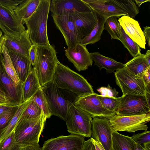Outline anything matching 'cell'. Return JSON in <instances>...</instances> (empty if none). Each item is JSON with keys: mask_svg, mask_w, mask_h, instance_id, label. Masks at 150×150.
Listing matches in <instances>:
<instances>
[{"mask_svg": "<svg viewBox=\"0 0 150 150\" xmlns=\"http://www.w3.org/2000/svg\"><path fill=\"white\" fill-rule=\"evenodd\" d=\"M31 100L35 102L47 118L51 117L52 115L45 96L41 88L31 98Z\"/></svg>", "mask_w": 150, "mask_h": 150, "instance_id": "cell-34", "label": "cell"}, {"mask_svg": "<svg viewBox=\"0 0 150 150\" xmlns=\"http://www.w3.org/2000/svg\"><path fill=\"white\" fill-rule=\"evenodd\" d=\"M0 56L1 57L5 70L17 86L22 83L18 78L11 60L8 51L0 39Z\"/></svg>", "mask_w": 150, "mask_h": 150, "instance_id": "cell-28", "label": "cell"}, {"mask_svg": "<svg viewBox=\"0 0 150 150\" xmlns=\"http://www.w3.org/2000/svg\"><path fill=\"white\" fill-rule=\"evenodd\" d=\"M97 23L91 33L86 36L81 40L80 43L86 46L92 44L98 41L101 39V36L104 30V25L107 18L102 17L97 13Z\"/></svg>", "mask_w": 150, "mask_h": 150, "instance_id": "cell-29", "label": "cell"}, {"mask_svg": "<svg viewBox=\"0 0 150 150\" xmlns=\"http://www.w3.org/2000/svg\"><path fill=\"white\" fill-rule=\"evenodd\" d=\"M144 56L147 64L150 67V50H147L145 54H144Z\"/></svg>", "mask_w": 150, "mask_h": 150, "instance_id": "cell-49", "label": "cell"}, {"mask_svg": "<svg viewBox=\"0 0 150 150\" xmlns=\"http://www.w3.org/2000/svg\"><path fill=\"white\" fill-rule=\"evenodd\" d=\"M143 79L146 86L150 85V68H149L145 72Z\"/></svg>", "mask_w": 150, "mask_h": 150, "instance_id": "cell-47", "label": "cell"}, {"mask_svg": "<svg viewBox=\"0 0 150 150\" xmlns=\"http://www.w3.org/2000/svg\"><path fill=\"white\" fill-rule=\"evenodd\" d=\"M72 15L81 39L89 34L97 23V13L93 10L88 12H75Z\"/></svg>", "mask_w": 150, "mask_h": 150, "instance_id": "cell-18", "label": "cell"}, {"mask_svg": "<svg viewBox=\"0 0 150 150\" xmlns=\"http://www.w3.org/2000/svg\"><path fill=\"white\" fill-rule=\"evenodd\" d=\"M113 131L109 119L99 117L93 118L91 136L99 142L105 150H112V148Z\"/></svg>", "mask_w": 150, "mask_h": 150, "instance_id": "cell-14", "label": "cell"}, {"mask_svg": "<svg viewBox=\"0 0 150 150\" xmlns=\"http://www.w3.org/2000/svg\"><path fill=\"white\" fill-rule=\"evenodd\" d=\"M134 142L131 137L113 131L112 148L114 150H134Z\"/></svg>", "mask_w": 150, "mask_h": 150, "instance_id": "cell-30", "label": "cell"}, {"mask_svg": "<svg viewBox=\"0 0 150 150\" xmlns=\"http://www.w3.org/2000/svg\"><path fill=\"white\" fill-rule=\"evenodd\" d=\"M16 144L14 129L0 143V150H10Z\"/></svg>", "mask_w": 150, "mask_h": 150, "instance_id": "cell-38", "label": "cell"}, {"mask_svg": "<svg viewBox=\"0 0 150 150\" xmlns=\"http://www.w3.org/2000/svg\"><path fill=\"white\" fill-rule=\"evenodd\" d=\"M85 137L71 134L52 138L45 141L42 150H82Z\"/></svg>", "mask_w": 150, "mask_h": 150, "instance_id": "cell-13", "label": "cell"}, {"mask_svg": "<svg viewBox=\"0 0 150 150\" xmlns=\"http://www.w3.org/2000/svg\"><path fill=\"white\" fill-rule=\"evenodd\" d=\"M41 87L35 70L33 67L31 72L22 84L23 102L31 98Z\"/></svg>", "mask_w": 150, "mask_h": 150, "instance_id": "cell-24", "label": "cell"}, {"mask_svg": "<svg viewBox=\"0 0 150 150\" xmlns=\"http://www.w3.org/2000/svg\"><path fill=\"white\" fill-rule=\"evenodd\" d=\"M96 13L107 18L112 16L119 17L127 13L119 7L109 2V0H82Z\"/></svg>", "mask_w": 150, "mask_h": 150, "instance_id": "cell-21", "label": "cell"}, {"mask_svg": "<svg viewBox=\"0 0 150 150\" xmlns=\"http://www.w3.org/2000/svg\"><path fill=\"white\" fill-rule=\"evenodd\" d=\"M92 121L90 115L71 103L65 121L67 131L70 133L91 137Z\"/></svg>", "mask_w": 150, "mask_h": 150, "instance_id": "cell-5", "label": "cell"}, {"mask_svg": "<svg viewBox=\"0 0 150 150\" xmlns=\"http://www.w3.org/2000/svg\"><path fill=\"white\" fill-rule=\"evenodd\" d=\"M120 40L124 47L129 51L130 54L134 57L141 54L140 47L138 44L132 40L125 32L120 26Z\"/></svg>", "mask_w": 150, "mask_h": 150, "instance_id": "cell-32", "label": "cell"}, {"mask_svg": "<svg viewBox=\"0 0 150 150\" xmlns=\"http://www.w3.org/2000/svg\"><path fill=\"white\" fill-rule=\"evenodd\" d=\"M143 33L146 40H147L149 47H150V27L146 26L144 27Z\"/></svg>", "mask_w": 150, "mask_h": 150, "instance_id": "cell-46", "label": "cell"}, {"mask_svg": "<svg viewBox=\"0 0 150 150\" xmlns=\"http://www.w3.org/2000/svg\"><path fill=\"white\" fill-rule=\"evenodd\" d=\"M125 66L134 75L142 78L146 71L150 68L145 60L144 54H142L133 57L125 64Z\"/></svg>", "mask_w": 150, "mask_h": 150, "instance_id": "cell-26", "label": "cell"}, {"mask_svg": "<svg viewBox=\"0 0 150 150\" xmlns=\"http://www.w3.org/2000/svg\"><path fill=\"white\" fill-rule=\"evenodd\" d=\"M114 73L116 83L122 92V96L145 95L146 86L143 78L134 75L125 66Z\"/></svg>", "mask_w": 150, "mask_h": 150, "instance_id": "cell-7", "label": "cell"}, {"mask_svg": "<svg viewBox=\"0 0 150 150\" xmlns=\"http://www.w3.org/2000/svg\"><path fill=\"white\" fill-rule=\"evenodd\" d=\"M41 0H23L13 12L19 21L24 24L25 20L34 13Z\"/></svg>", "mask_w": 150, "mask_h": 150, "instance_id": "cell-25", "label": "cell"}, {"mask_svg": "<svg viewBox=\"0 0 150 150\" xmlns=\"http://www.w3.org/2000/svg\"><path fill=\"white\" fill-rule=\"evenodd\" d=\"M91 141L94 145L96 150H105L101 144L92 137L90 138Z\"/></svg>", "mask_w": 150, "mask_h": 150, "instance_id": "cell-48", "label": "cell"}, {"mask_svg": "<svg viewBox=\"0 0 150 150\" xmlns=\"http://www.w3.org/2000/svg\"><path fill=\"white\" fill-rule=\"evenodd\" d=\"M47 119L44 114L33 119L21 117L14 129L16 143H39Z\"/></svg>", "mask_w": 150, "mask_h": 150, "instance_id": "cell-4", "label": "cell"}, {"mask_svg": "<svg viewBox=\"0 0 150 150\" xmlns=\"http://www.w3.org/2000/svg\"><path fill=\"white\" fill-rule=\"evenodd\" d=\"M52 16L57 28L64 37L68 48L74 50L81 39L77 32L72 15Z\"/></svg>", "mask_w": 150, "mask_h": 150, "instance_id": "cell-11", "label": "cell"}, {"mask_svg": "<svg viewBox=\"0 0 150 150\" xmlns=\"http://www.w3.org/2000/svg\"><path fill=\"white\" fill-rule=\"evenodd\" d=\"M97 97L105 108L115 112L117 110L120 102V97L103 96L98 94Z\"/></svg>", "mask_w": 150, "mask_h": 150, "instance_id": "cell-35", "label": "cell"}, {"mask_svg": "<svg viewBox=\"0 0 150 150\" xmlns=\"http://www.w3.org/2000/svg\"><path fill=\"white\" fill-rule=\"evenodd\" d=\"M0 83L8 97L16 105L22 103V84L17 86L6 72L0 56Z\"/></svg>", "mask_w": 150, "mask_h": 150, "instance_id": "cell-17", "label": "cell"}, {"mask_svg": "<svg viewBox=\"0 0 150 150\" xmlns=\"http://www.w3.org/2000/svg\"><path fill=\"white\" fill-rule=\"evenodd\" d=\"M113 130L116 132H134L147 130L146 123L150 121V113L136 115L120 116L116 114L109 119Z\"/></svg>", "mask_w": 150, "mask_h": 150, "instance_id": "cell-8", "label": "cell"}, {"mask_svg": "<svg viewBox=\"0 0 150 150\" xmlns=\"http://www.w3.org/2000/svg\"><path fill=\"white\" fill-rule=\"evenodd\" d=\"M86 46L79 43L74 50L67 48L64 51L69 60L79 71L85 70L92 65L93 62L90 53Z\"/></svg>", "mask_w": 150, "mask_h": 150, "instance_id": "cell-16", "label": "cell"}, {"mask_svg": "<svg viewBox=\"0 0 150 150\" xmlns=\"http://www.w3.org/2000/svg\"><path fill=\"white\" fill-rule=\"evenodd\" d=\"M43 114L42 110L38 106L31 100L21 117L26 119H33L39 117Z\"/></svg>", "mask_w": 150, "mask_h": 150, "instance_id": "cell-36", "label": "cell"}, {"mask_svg": "<svg viewBox=\"0 0 150 150\" xmlns=\"http://www.w3.org/2000/svg\"><path fill=\"white\" fill-rule=\"evenodd\" d=\"M143 147L146 150H150V142H148L144 143Z\"/></svg>", "mask_w": 150, "mask_h": 150, "instance_id": "cell-54", "label": "cell"}, {"mask_svg": "<svg viewBox=\"0 0 150 150\" xmlns=\"http://www.w3.org/2000/svg\"><path fill=\"white\" fill-rule=\"evenodd\" d=\"M112 150H114L112 148Z\"/></svg>", "mask_w": 150, "mask_h": 150, "instance_id": "cell-56", "label": "cell"}, {"mask_svg": "<svg viewBox=\"0 0 150 150\" xmlns=\"http://www.w3.org/2000/svg\"><path fill=\"white\" fill-rule=\"evenodd\" d=\"M23 25L13 12L0 5V29L4 35L16 38H20L26 30Z\"/></svg>", "mask_w": 150, "mask_h": 150, "instance_id": "cell-12", "label": "cell"}, {"mask_svg": "<svg viewBox=\"0 0 150 150\" xmlns=\"http://www.w3.org/2000/svg\"><path fill=\"white\" fill-rule=\"evenodd\" d=\"M1 105L10 106L16 105L9 98L0 93V105Z\"/></svg>", "mask_w": 150, "mask_h": 150, "instance_id": "cell-44", "label": "cell"}, {"mask_svg": "<svg viewBox=\"0 0 150 150\" xmlns=\"http://www.w3.org/2000/svg\"><path fill=\"white\" fill-rule=\"evenodd\" d=\"M15 70L21 82L23 83L31 72L33 67L27 57L8 51Z\"/></svg>", "mask_w": 150, "mask_h": 150, "instance_id": "cell-22", "label": "cell"}, {"mask_svg": "<svg viewBox=\"0 0 150 150\" xmlns=\"http://www.w3.org/2000/svg\"><path fill=\"white\" fill-rule=\"evenodd\" d=\"M131 138L134 142L143 146L144 143L150 142V132L146 130L142 133L134 134Z\"/></svg>", "mask_w": 150, "mask_h": 150, "instance_id": "cell-39", "label": "cell"}, {"mask_svg": "<svg viewBox=\"0 0 150 150\" xmlns=\"http://www.w3.org/2000/svg\"><path fill=\"white\" fill-rule=\"evenodd\" d=\"M118 20L125 33L140 47L146 49V40L138 22L126 15L122 16Z\"/></svg>", "mask_w": 150, "mask_h": 150, "instance_id": "cell-19", "label": "cell"}, {"mask_svg": "<svg viewBox=\"0 0 150 150\" xmlns=\"http://www.w3.org/2000/svg\"><path fill=\"white\" fill-rule=\"evenodd\" d=\"M51 114L65 121L71 102L52 81L41 86Z\"/></svg>", "mask_w": 150, "mask_h": 150, "instance_id": "cell-6", "label": "cell"}, {"mask_svg": "<svg viewBox=\"0 0 150 150\" xmlns=\"http://www.w3.org/2000/svg\"><path fill=\"white\" fill-rule=\"evenodd\" d=\"M31 98L18 105V109L8 125L0 130V143L7 137L15 129L18 121L31 101Z\"/></svg>", "mask_w": 150, "mask_h": 150, "instance_id": "cell-27", "label": "cell"}, {"mask_svg": "<svg viewBox=\"0 0 150 150\" xmlns=\"http://www.w3.org/2000/svg\"><path fill=\"white\" fill-rule=\"evenodd\" d=\"M2 32L0 30V39H1V37L2 36Z\"/></svg>", "mask_w": 150, "mask_h": 150, "instance_id": "cell-55", "label": "cell"}, {"mask_svg": "<svg viewBox=\"0 0 150 150\" xmlns=\"http://www.w3.org/2000/svg\"><path fill=\"white\" fill-rule=\"evenodd\" d=\"M120 97V103L115 112L116 115L127 116L150 113V106L145 95H126Z\"/></svg>", "mask_w": 150, "mask_h": 150, "instance_id": "cell-9", "label": "cell"}, {"mask_svg": "<svg viewBox=\"0 0 150 150\" xmlns=\"http://www.w3.org/2000/svg\"><path fill=\"white\" fill-rule=\"evenodd\" d=\"M18 105L11 106L0 115V130L5 128L9 124L16 112Z\"/></svg>", "mask_w": 150, "mask_h": 150, "instance_id": "cell-37", "label": "cell"}, {"mask_svg": "<svg viewBox=\"0 0 150 150\" xmlns=\"http://www.w3.org/2000/svg\"><path fill=\"white\" fill-rule=\"evenodd\" d=\"M90 54L92 60L94 62V65L98 67L100 70L103 68L105 69L107 73H112L125 66V64L103 56L98 52L90 53Z\"/></svg>", "mask_w": 150, "mask_h": 150, "instance_id": "cell-23", "label": "cell"}, {"mask_svg": "<svg viewBox=\"0 0 150 150\" xmlns=\"http://www.w3.org/2000/svg\"><path fill=\"white\" fill-rule=\"evenodd\" d=\"M0 39L8 51L19 54L28 58L32 44L27 29L25 30L20 38H14L3 35Z\"/></svg>", "mask_w": 150, "mask_h": 150, "instance_id": "cell-20", "label": "cell"}, {"mask_svg": "<svg viewBox=\"0 0 150 150\" xmlns=\"http://www.w3.org/2000/svg\"><path fill=\"white\" fill-rule=\"evenodd\" d=\"M96 93L77 96L73 103L90 115L92 117H99L109 119L116 114L115 112L105 108Z\"/></svg>", "mask_w": 150, "mask_h": 150, "instance_id": "cell-10", "label": "cell"}, {"mask_svg": "<svg viewBox=\"0 0 150 150\" xmlns=\"http://www.w3.org/2000/svg\"><path fill=\"white\" fill-rule=\"evenodd\" d=\"M10 107L5 105H0V115L8 110Z\"/></svg>", "mask_w": 150, "mask_h": 150, "instance_id": "cell-50", "label": "cell"}, {"mask_svg": "<svg viewBox=\"0 0 150 150\" xmlns=\"http://www.w3.org/2000/svg\"><path fill=\"white\" fill-rule=\"evenodd\" d=\"M10 150H42L39 143H16Z\"/></svg>", "mask_w": 150, "mask_h": 150, "instance_id": "cell-40", "label": "cell"}, {"mask_svg": "<svg viewBox=\"0 0 150 150\" xmlns=\"http://www.w3.org/2000/svg\"><path fill=\"white\" fill-rule=\"evenodd\" d=\"M34 69L41 86L52 81L58 61L54 47L50 44L37 46Z\"/></svg>", "mask_w": 150, "mask_h": 150, "instance_id": "cell-3", "label": "cell"}, {"mask_svg": "<svg viewBox=\"0 0 150 150\" xmlns=\"http://www.w3.org/2000/svg\"><path fill=\"white\" fill-rule=\"evenodd\" d=\"M37 46L32 44L30 49L28 58L32 65L33 67L35 64L37 57Z\"/></svg>", "mask_w": 150, "mask_h": 150, "instance_id": "cell-43", "label": "cell"}, {"mask_svg": "<svg viewBox=\"0 0 150 150\" xmlns=\"http://www.w3.org/2000/svg\"><path fill=\"white\" fill-rule=\"evenodd\" d=\"M52 81L59 88L68 91L77 96L94 93L92 86L83 76L59 61Z\"/></svg>", "mask_w": 150, "mask_h": 150, "instance_id": "cell-1", "label": "cell"}, {"mask_svg": "<svg viewBox=\"0 0 150 150\" xmlns=\"http://www.w3.org/2000/svg\"><path fill=\"white\" fill-rule=\"evenodd\" d=\"M97 90L103 96L116 97L119 93L115 88H112L109 84L106 87H101Z\"/></svg>", "mask_w": 150, "mask_h": 150, "instance_id": "cell-41", "label": "cell"}, {"mask_svg": "<svg viewBox=\"0 0 150 150\" xmlns=\"http://www.w3.org/2000/svg\"><path fill=\"white\" fill-rule=\"evenodd\" d=\"M120 27L117 17L112 16L107 18L105 21L104 29L106 30L111 36V39L120 40Z\"/></svg>", "mask_w": 150, "mask_h": 150, "instance_id": "cell-33", "label": "cell"}, {"mask_svg": "<svg viewBox=\"0 0 150 150\" xmlns=\"http://www.w3.org/2000/svg\"><path fill=\"white\" fill-rule=\"evenodd\" d=\"M0 93L3 95L5 96L8 97L6 94L4 90L0 83Z\"/></svg>", "mask_w": 150, "mask_h": 150, "instance_id": "cell-53", "label": "cell"}, {"mask_svg": "<svg viewBox=\"0 0 150 150\" xmlns=\"http://www.w3.org/2000/svg\"><path fill=\"white\" fill-rule=\"evenodd\" d=\"M51 2L50 0H41L34 13L24 22L32 44L37 46L50 44L47 25Z\"/></svg>", "mask_w": 150, "mask_h": 150, "instance_id": "cell-2", "label": "cell"}, {"mask_svg": "<svg viewBox=\"0 0 150 150\" xmlns=\"http://www.w3.org/2000/svg\"><path fill=\"white\" fill-rule=\"evenodd\" d=\"M82 150H96L94 145L90 138L84 141Z\"/></svg>", "mask_w": 150, "mask_h": 150, "instance_id": "cell-45", "label": "cell"}, {"mask_svg": "<svg viewBox=\"0 0 150 150\" xmlns=\"http://www.w3.org/2000/svg\"><path fill=\"white\" fill-rule=\"evenodd\" d=\"M23 1V0H0V5L11 11L13 12L16 7Z\"/></svg>", "mask_w": 150, "mask_h": 150, "instance_id": "cell-42", "label": "cell"}, {"mask_svg": "<svg viewBox=\"0 0 150 150\" xmlns=\"http://www.w3.org/2000/svg\"><path fill=\"white\" fill-rule=\"evenodd\" d=\"M93 10L82 0L51 1L50 11L55 16L72 15L75 12H86Z\"/></svg>", "mask_w": 150, "mask_h": 150, "instance_id": "cell-15", "label": "cell"}, {"mask_svg": "<svg viewBox=\"0 0 150 150\" xmlns=\"http://www.w3.org/2000/svg\"><path fill=\"white\" fill-rule=\"evenodd\" d=\"M134 1L136 2L138 7H139L142 4L150 1L149 0H134Z\"/></svg>", "mask_w": 150, "mask_h": 150, "instance_id": "cell-51", "label": "cell"}, {"mask_svg": "<svg viewBox=\"0 0 150 150\" xmlns=\"http://www.w3.org/2000/svg\"><path fill=\"white\" fill-rule=\"evenodd\" d=\"M109 2L126 12L128 16L133 19L139 13L138 7L136 5L134 0H110Z\"/></svg>", "mask_w": 150, "mask_h": 150, "instance_id": "cell-31", "label": "cell"}, {"mask_svg": "<svg viewBox=\"0 0 150 150\" xmlns=\"http://www.w3.org/2000/svg\"><path fill=\"white\" fill-rule=\"evenodd\" d=\"M134 150H146L142 146L134 142Z\"/></svg>", "mask_w": 150, "mask_h": 150, "instance_id": "cell-52", "label": "cell"}]
</instances>
